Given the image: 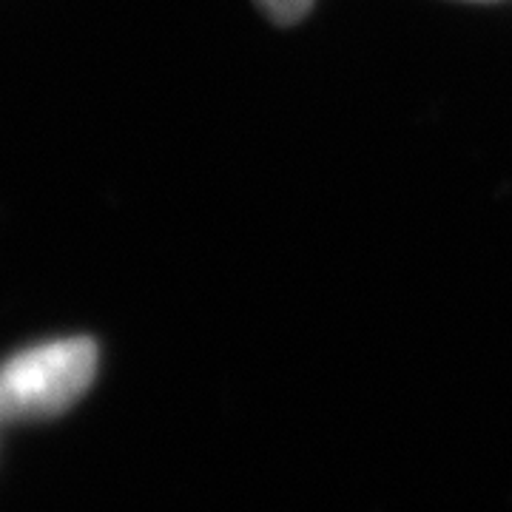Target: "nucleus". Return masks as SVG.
Returning a JSON list of instances; mask_svg holds the SVG:
<instances>
[{
    "label": "nucleus",
    "mask_w": 512,
    "mask_h": 512,
    "mask_svg": "<svg viewBox=\"0 0 512 512\" xmlns=\"http://www.w3.org/2000/svg\"><path fill=\"white\" fill-rule=\"evenodd\" d=\"M97 345L69 336L15 353L0 367V419L37 421L66 413L92 387Z\"/></svg>",
    "instance_id": "nucleus-1"
},
{
    "label": "nucleus",
    "mask_w": 512,
    "mask_h": 512,
    "mask_svg": "<svg viewBox=\"0 0 512 512\" xmlns=\"http://www.w3.org/2000/svg\"><path fill=\"white\" fill-rule=\"evenodd\" d=\"M259 9L279 26H293L311 12L313 0H256Z\"/></svg>",
    "instance_id": "nucleus-2"
}]
</instances>
